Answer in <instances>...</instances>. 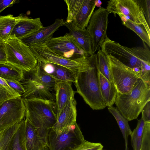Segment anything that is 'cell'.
<instances>
[{
	"instance_id": "6da1fadb",
	"label": "cell",
	"mask_w": 150,
	"mask_h": 150,
	"mask_svg": "<svg viewBox=\"0 0 150 150\" xmlns=\"http://www.w3.org/2000/svg\"><path fill=\"white\" fill-rule=\"evenodd\" d=\"M25 116L35 127L40 137L48 145L50 130L57 120L55 102L38 98L23 99Z\"/></svg>"
},
{
	"instance_id": "7a4b0ae2",
	"label": "cell",
	"mask_w": 150,
	"mask_h": 150,
	"mask_svg": "<svg viewBox=\"0 0 150 150\" xmlns=\"http://www.w3.org/2000/svg\"><path fill=\"white\" fill-rule=\"evenodd\" d=\"M149 101L150 84L139 78L129 92L125 94L117 93L115 103L128 121L137 119L144 105Z\"/></svg>"
},
{
	"instance_id": "3957f363",
	"label": "cell",
	"mask_w": 150,
	"mask_h": 150,
	"mask_svg": "<svg viewBox=\"0 0 150 150\" xmlns=\"http://www.w3.org/2000/svg\"><path fill=\"white\" fill-rule=\"evenodd\" d=\"M98 71L97 59L88 69L78 73L74 83L76 92L93 110L106 107L100 90Z\"/></svg>"
},
{
	"instance_id": "277c9868",
	"label": "cell",
	"mask_w": 150,
	"mask_h": 150,
	"mask_svg": "<svg viewBox=\"0 0 150 150\" xmlns=\"http://www.w3.org/2000/svg\"><path fill=\"white\" fill-rule=\"evenodd\" d=\"M27 72L29 77L24 78L21 82L25 90L21 97L23 99L38 98L55 102L56 81L43 71L38 62L33 70Z\"/></svg>"
},
{
	"instance_id": "5b68a950",
	"label": "cell",
	"mask_w": 150,
	"mask_h": 150,
	"mask_svg": "<svg viewBox=\"0 0 150 150\" xmlns=\"http://www.w3.org/2000/svg\"><path fill=\"white\" fill-rule=\"evenodd\" d=\"M38 61L50 62L65 67L76 76L78 73L90 67L97 60L96 54L77 60H71L61 57L50 49L45 43H39L29 47Z\"/></svg>"
},
{
	"instance_id": "8992f818",
	"label": "cell",
	"mask_w": 150,
	"mask_h": 150,
	"mask_svg": "<svg viewBox=\"0 0 150 150\" xmlns=\"http://www.w3.org/2000/svg\"><path fill=\"white\" fill-rule=\"evenodd\" d=\"M7 62L24 72L33 70L38 60L30 47L21 40L10 37L5 41Z\"/></svg>"
},
{
	"instance_id": "52a82bcc",
	"label": "cell",
	"mask_w": 150,
	"mask_h": 150,
	"mask_svg": "<svg viewBox=\"0 0 150 150\" xmlns=\"http://www.w3.org/2000/svg\"><path fill=\"white\" fill-rule=\"evenodd\" d=\"M106 56L110 73L117 93L125 94L129 92L140 78V70L136 71L127 67L110 55Z\"/></svg>"
},
{
	"instance_id": "ba28073f",
	"label": "cell",
	"mask_w": 150,
	"mask_h": 150,
	"mask_svg": "<svg viewBox=\"0 0 150 150\" xmlns=\"http://www.w3.org/2000/svg\"><path fill=\"white\" fill-rule=\"evenodd\" d=\"M85 140L76 122L66 131L57 134L51 129L47 137L50 150H74Z\"/></svg>"
},
{
	"instance_id": "9c48e42d",
	"label": "cell",
	"mask_w": 150,
	"mask_h": 150,
	"mask_svg": "<svg viewBox=\"0 0 150 150\" xmlns=\"http://www.w3.org/2000/svg\"><path fill=\"white\" fill-rule=\"evenodd\" d=\"M68 10L66 22L77 28L86 29L96 5L97 0H65Z\"/></svg>"
},
{
	"instance_id": "30bf717a",
	"label": "cell",
	"mask_w": 150,
	"mask_h": 150,
	"mask_svg": "<svg viewBox=\"0 0 150 150\" xmlns=\"http://www.w3.org/2000/svg\"><path fill=\"white\" fill-rule=\"evenodd\" d=\"M106 10L109 13L117 14L132 22L143 25L150 33L144 15L136 0H111L108 1Z\"/></svg>"
},
{
	"instance_id": "8fae6325",
	"label": "cell",
	"mask_w": 150,
	"mask_h": 150,
	"mask_svg": "<svg viewBox=\"0 0 150 150\" xmlns=\"http://www.w3.org/2000/svg\"><path fill=\"white\" fill-rule=\"evenodd\" d=\"M46 46L56 54L71 60H77L90 56L78 44L69 33L63 36L49 39L45 43Z\"/></svg>"
},
{
	"instance_id": "7c38bea8",
	"label": "cell",
	"mask_w": 150,
	"mask_h": 150,
	"mask_svg": "<svg viewBox=\"0 0 150 150\" xmlns=\"http://www.w3.org/2000/svg\"><path fill=\"white\" fill-rule=\"evenodd\" d=\"M110 13L106 8L100 7L92 14L86 29L92 39L93 54L100 49L108 38L107 30Z\"/></svg>"
},
{
	"instance_id": "4fadbf2b",
	"label": "cell",
	"mask_w": 150,
	"mask_h": 150,
	"mask_svg": "<svg viewBox=\"0 0 150 150\" xmlns=\"http://www.w3.org/2000/svg\"><path fill=\"white\" fill-rule=\"evenodd\" d=\"M25 107L21 96L4 102L0 106V131L19 123L25 116Z\"/></svg>"
},
{
	"instance_id": "5bb4252c",
	"label": "cell",
	"mask_w": 150,
	"mask_h": 150,
	"mask_svg": "<svg viewBox=\"0 0 150 150\" xmlns=\"http://www.w3.org/2000/svg\"><path fill=\"white\" fill-rule=\"evenodd\" d=\"M101 48L105 55L113 57L127 67L134 70L141 69V62L130 48L121 45L108 37Z\"/></svg>"
},
{
	"instance_id": "9a60e30c",
	"label": "cell",
	"mask_w": 150,
	"mask_h": 150,
	"mask_svg": "<svg viewBox=\"0 0 150 150\" xmlns=\"http://www.w3.org/2000/svg\"><path fill=\"white\" fill-rule=\"evenodd\" d=\"M16 18V23L10 37L20 40L35 33L44 27L40 18H33L20 14Z\"/></svg>"
},
{
	"instance_id": "2e32d148",
	"label": "cell",
	"mask_w": 150,
	"mask_h": 150,
	"mask_svg": "<svg viewBox=\"0 0 150 150\" xmlns=\"http://www.w3.org/2000/svg\"><path fill=\"white\" fill-rule=\"evenodd\" d=\"M76 105L74 97L71 98L57 115V120L51 128L56 133L66 131L76 122Z\"/></svg>"
},
{
	"instance_id": "e0dca14e",
	"label": "cell",
	"mask_w": 150,
	"mask_h": 150,
	"mask_svg": "<svg viewBox=\"0 0 150 150\" xmlns=\"http://www.w3.org/2000/svg\"><path fill=\"white\" fill-rule=\"evenodd\" d=\"M63 19H56L52 25L44 27L40 30L21 40L27 46L30 47L39 43H45L52 37L54 33L61 26L64 25Z\"/></svg>"
},
{
	"instance_id": "ac0fdd59",
	"label": "cell",
	"mask_w": 150,
	"mask_h": 150,
	"mask_svg": "<svg viewBox=\"0 0 150 150\" xmlns=\"http://www.w3.org/2000/svg\"><path fill=\"white\" fill-rule=\"evenodd\" d=\"M38 62L43 71L56 81L75 82L76 76L68 69L50 62Z\"/></svg>"
},
{
	"instance_id": "d6986e66",
	"label": "cell",
	"mask_w": 150,
	"mask_h": 150,
	"mask_svg": "<svg viewBox=\"0 0 150 150\" xmlns=\"http://www.w3.org/2000/svg\"><path fill=\"white\" fill-rule=\"evenodd\" d=\"M69 81H57L55 88V108L57 115L61 112L68 101L74 97L75 92Z\"/></svg>"
},
{
	"instance_id": "ffe728a7",
	"label": "cell",
	"mask_w": 150,
	"mask_h": 150,
	"mask_svg": "<svg viewBox=\"0 0 150 150\" xmlns=\"http://www.w3.org/2000/svg\"><path fill=\"white\" fill-rule=\"evenodd\" d=\"M69 30L71 35L80 47L90 56L93 54L91 37L86 29H79L71 23L64 21V24Z\"/></svg>"
},
{
	"instance_id": "44dd1931",
	"label": "cell",
	"mask_w": 150,
	"mask_h": 150,
	"mask_svg": "<svg viewBox=\"0 0 150 150\" xmlns=\"http://www.w3.org/2000/svg\"><path fill=\"white\" fill-rule=\"evenodd\" d=\"M98 74L100 90L104 102L106 107L112 106L115 103L117 93L116 88L99 71Z\"/></svg>"
},
{
	"instance_id": "7402d4cb",
	"label": "cell",
	"mask_w": 150,
	"mask_h": 150,
	"mask_svg": "<svg viewBox=\"0 0 150 150\" xmlns=\"http://www.w3.org/2000/svg\"><path fill=\"white\" fill-rule=\"evenodd\" d=\"M25 120V140L27 150H41L48 145L40 137L28 120L26 119Z\"/></svg>"
},
{
	"instance_id": "603a6c76",
	"label": "cell",
	"mask_w": 150,
	"mask_h": 150,
	"mask_svg": "<svg viewBox=\"0 0 150 150\" xmlns=\"http://www.w3.org/2000/svg\"><path fill=\"white\" fill-rule=\"evenodd\" d=\"M108 109L115 119L122 134L125 141V150H128V137L130 135L132 131L128 123V121L117 108L112 106L108 107Z\"/></svg>"
},
{
	"instance_id": "cb8c5ba5",
	"label": "cell",
	"mask_w": 150,
	"mask_h": 150,
	"mask_svg": "<svg viewBox=\"0 0 150 150\" xmlns=\"http://www.w3.org/2000/svg\"><path fill=\"white\" fill-rule=\"evenodd\" d=\"M25 120L20 122L19 125L9 144L8 150H27L25 140Z\"/></svg>"
},
{
	"instance_id": "d4e9b609",
	"label": "cell",
	"mask_w": 150,
	"mask_h": 150,
	"mask_svg": "<svg viewBox=\"0 0 150 150\" xmlns=\"http://www.w3.org/2000/svg\"><path fill=\"white\" fill-rule=\"evenodd\" d=\"M25 72L7 62L0 63V77L4 79L21 82L24 79Z\"/></svg>"
},
{
	"instance_id": "484cf974",
	"label": "cell",
	"mask_w": 150,
	"mask_h": 150,
	"mask_svg": "<svg viewBox=\"0 0 150 150\" xmlns=\"http://www.w3.org/2000/svg\"><path fill=\"white\" fill-rule=\"evenodd\" d=\"M16 23V17L11 14L0 15V40L5 41L10 37Z\"/></svg>"
},
{
	"instance_id": "4316f807",
	"label": "cell",
	"mask_w": 150,
	"mask_h": 150,
	"mask_svg": "<svg viewBox=\"0 0 150 150\" xmlns=\"http://www.w3.org/2000/svg\"><path fill=\"white\" fill-rule=\"evenodd\" d=\"M123 24L132 30L141 39L143 42L150 47V33L142 25L134 23L126 18L120 17Z\"/></svg>"
},
{
	"instance_id": "83f0119b",
	"label": "cell",
	"mask_w": 150,
	"mask_h": 150,
	"mask_svg": "<svg viewBox=\"0 0 150 150\" xmlns=\"http://www.w3.org/2000/svg\"><path fill=\"white\" fill-rule=\"evenodd\" d=\"M146 122L142 119L138 120L136 127L130 134L131 143L133 150H140Z\"/></svg>"
},
{
	"instance_id": "f1b7e54d",
	"label": "cell",
	"mask_w": 150,
	"mask_h": 150,
	"mask_svg": "<svg viewBox=\"0 0 150 150\" xmlns=\"http://www.w3.org/2000/svg\"><path fill=\"white\" fill-rule=\"evenodd\" d=\"M19 124L20 122L0 131V150H8L11 141Z\"/></svg>"
},
{
	"instance_id": "f546056e",
	"label": "cell",
	"mask_w": 150,
	"mask_h": 150,
	"mask_svg": "<svg viewBox=\"0 0 150 150\" xmlns=\"http://www.w3.org/2000/svg\"><path fill=\"white\" fill-rule=\"evenodd\" d=\"M96 54L99 71L108 81L114 85L106 55L100 49L98 51Z\"/></svg>"
},
{
	"instance_id": "4dcf8cb0",
	"label": "cell",
	"mask_w": 150,
	"mask_h": 150,
	"mask_svg": "<svg viewBox=\"0 0 150 150\" xmlns=\"http://www.w3.org/2000/svg\"><path fill=\"white\" fill-rule=\"evenodd\" d=\"M21 96L0 77V106L5 101L11 98Z\"/></svg>"
},
{
	"instance_id": "1f68e13d",
	"label": "cell",
	"mask_w": 150,
	"mask_h": 150,
	"mask_svg": "<svg viewBox=\"0 0 150 150\" xmlns=\"http://www.w3.org/2000/svg\"><path fill=\"white\" fill-rule=\"evenodd\" d=\"M140 150H150V122H146Z\"/></svg>"
},
{
	"instance_id": "d6a6232c",
	"label": "cell",
	"mask_w": 150,
	"mask_h": 150,
	"mask_svg": "<svg viewBox=\"0 0 150 150\" xmlns=\"http://www.w3.org/2000/svg\"><path fill=\"white\" fill-rule=\"evenodd\" d=\"M103 146L100 143L90 142L85 140L79 147L74 150H102Z\"/></svg>"
},
{
	"instance_id": "836d02e7",
	"label": "cell",
	"mask_w": 150,
	"mask_h": 150,
	"mask_svg": "<svg viewBox=\"0 0 150 150\" xmlns=\"http://www.w3.org/2000/svg\"><path fill=\"white\" fill-rule=\"evenodd\" d=\"M142 8L146 21L150 25V0H136Z\"/></svg>"
},
{
	"instance_id": "e575fe53",
	"label": "cell",
	"mask_w": 150,
	"mask_h": 150,
	"mask_svg": "<svg viewBox=\"0 0 150 150\" xmlns=\"http://www.w3.org/2000/svg\"><path fill=\"white\" fill-rule=\"evenodd\" d=\"M4 80L9 86L21 96L25 93L24 87L21 82L15 80Z\"/></svg>"
},
{
	"instance_id": "d590c367",
	"label": "cell",
	"mask_w": 150,
	"mask_h": 150,
	"mask_svg": "<svg viewBox=\"0 0 150 150\" xmlns=\"http://www.w3.org/2000/svg\"><path fill=\"white\" fill-rule=\"evenodd\" d=\"M141 64L140 78L150 84V63H141Z\"/></svg>"
},
{
	"instance_id": "8d00e7d4",
	"label": "cell",
	"mask_w": 150,
	"mask_h": 150,
	"mask_svg": "<svg viewBox=\"0 0 150 150\" xmlns=\"http://www.w3.org/2000/svg\"><path fill=\"white\" fill-rule=\"evenodd\" d=\"M142 119L145 122H150V101L145 104L142 109Z\"/></svg>"
},
{
	"instance_id": "74e56055",
	"label": "cell",
	"mask_w": 150,
	"mask_h": 150,
	"mask_svg": "<svg viewBox=\"0 0 150 150\" xmlns=\"http://www.w3.org/2000/svg\"><path fill=\"white\" fill-rule=\"evenodd\" d=\"M6 62L5 41L0 40V63Z\"/></svg>"
},
{
	"instance_id": "f35d334b",
	"label": "cell",
	"mask_w": 150,
	"mask_h": 150,
	"mask_svg": "<svg viewBox=\"0 0 150 150\" xmlns=\"http://www.w3.org/2000/svg\"><path fill=\"white\" fill-rule=\"evenodd\" d=\"M16 2L17 1L15 0H0V13L6 8L11 6Z\"/></svg>"
},
{
	"instance_id": "ab89813d",
	"label": "cell",
	"mask_w": 150,
	"mask_h": 150,
	"mask_svg": "<svg viewBox=\"0 0 150 150\" xmlns=\"http://www.w3.org/2000/svg\"><path fill=\"white\" fill-rule=\"evenodd\" d=\"M41 150H50V149L48 146V145H47Z\"/></svg>"
},
{
	"instance_id": "60d3db41",
	"label": "cell",
	"mask_w": 150,
	"mask_h": 150,
	"mask_svg": "<svg viewBox=\"0 0 150 150\" xmlns=\"http://www.w3.org/2000/svg\"><path fill=\"white\" fill-rule=\"evenodd\" d=\"M102 150H103V149H102Z\"/></svg>"
},
{
	"instance_id": "b9f144b4",
	"label": "cell",
	"mask_w": 150,
	"mask_h": 150,
	"mask_svg": "<svg viewBox=\"0 0 150 150\" xmlns=\"http://www.w3.org/2000/svg\"></svg>"
}]
</instances>
